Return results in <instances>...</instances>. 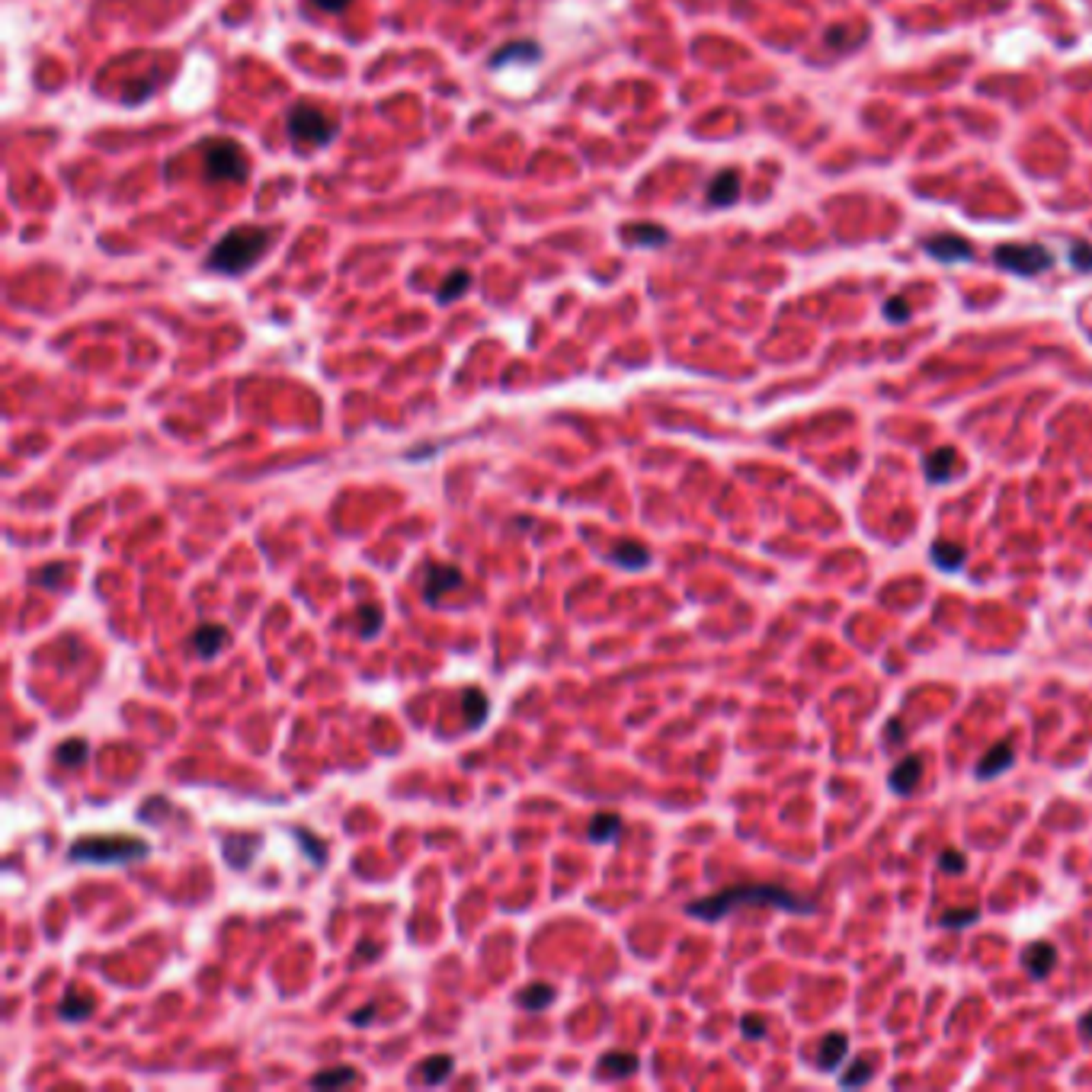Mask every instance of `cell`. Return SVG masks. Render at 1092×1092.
Here are the masks:
<instances>
[{
	"mask_svg": "<svg viewBox=\"0 0 1092 1092\" xmlns=\"http://www.w3.org/2000/svg\"><path fill=\"white\" fill-rule=\"evenodd\" d=\"M359 954H363V958H375V954H378V945H363Z\"/></svg>",
	"mask_w": 1092,
	"mask_h": 1092,
	"instance_id": "cell-42",
	"label": "cell"
},
{
	"mask_svg": "<svg viewBox=\"0 0 1092 1092\" xmlns=\"http://www.w3.org/2000/svg\"><path fill=\"white\" fill-rule=\"evenodd\" d=\"M996 266H1003L1015 276H1038L1044 269H1051L1054 266V256L1051 250H1044L1038 244H1006V247H996L994 254Z\"/></svg>",
	"mask_w": 1092,
	"mask_h": 1092,
	"instance_id": "cell-6",
	"label": "cell"
},
{
	"mask_svg": "<svg viewBox=\"0 0 1092 1092\" xmlns=\"http://www.w3.org/2000/svg\"><path fill=\"white\" fill-rule=\"evenodd\" d=\"M926 254L942 260V263H958V260H971L974 256V244L958 234H942L935 241H926Z\"/></svg>",
	"mask_w": 1092,
	"mask_h": 1092,
	"instance_id": "cell-10",
	"label": "cell"
},
{
	"mask_svg": "<svg viewBox=\"0 0 1092 1092\" xmlns=\"http://www.w3.org/2000/svg\"><path fill=\"white\" fill-rule=\"evenodd\" d=\"M462 571L452 567V564H433V567H426V580H424V600L430 606L445 600V593L452 590H462Z\"/></svg>",
	"mask_w": 1092,
	"mask_h": 1092,
	"instance_id": "cell-7",
	"label": "cell"
},
{
	"mask_svg": "<svg viewBox=\"0 0 1092 1092\" xmlns=\"http://www.w3.org/2000/svg\"><path fill=\"white\" fill-rule=\"evenodd\" d=\"M939 868L948 872V875H958L961 868H965V856L958 852V849H945L942 856H939Z\"/></svg>",
	"mask_w": 1092,
	"mask_h": 1092,
	"instance_id": "cell-33",
	"label": "cell"
},
{
	"mask_svg": "<svg viewBox=\"0 0 1092 1092\" xmlns=\"http://www.w3.org/2000/svg\"><path fill=\"white\" fill-rule=\"evenodd\" d=\"M256 846H260V837H231V839H225V858H227V865H234V868H247L250 865V856H254L256 852Z\"/></svg>",
	"mask_w": 1092,
	"mask_h": 1092,
	"instance_id": "cell-23",
	"label": "cell"
},
{
	"mask_svg": "<svg viewBox=\"0 0 1092 1092\" xmlns=\"http://www.w3.org/2000/svg\"><path fill=\"white\" fill-rule=\"evenodd\" d=\"M87 753H90V747H87V740H64V743H61L58 749H55V759H58V766H64V769H71V766H80V763H84V759H87Z\"/></svg>",
	"mask_w": 1092,
	"mask_h": 1092,
	"instance_id": "cell-28",
	"label": "cell"
},
{
	"mask_svg": "<svg viewBox=\"0 0 1092 1092\" xmlns=\"http://www.w3.org/2000/svg\"><path fill=\"white\" fill-rule=\"evenodd\" d=\"M740 199V173L737 170H721L709 187V206L728 208Z\"/></svg>",
	"mask_w": 1092,
	"mask_h": 1092,
	"instance_id": "cell-13",
	"label": "cell"
},
{
	"mask_svg": "<svg viewBox=\"0 0 1092 1092\" xmlns=\"http://www.w3.org/2000/svg\"><path fill=\"white\" fill-rule=\"evenodd\" d=\"M468 286H471V273H468V269H455V273L445 276L443 288L436 292V302H439V305H449V302H455L458 295H465Z\"/></svg>",
	"mask_w": 1092,
	"mask_h": 1092,
	"instance_id": "cell-26",
	"label": "cell"
},
{
	"mask_svg": "<svg viewBox=\"0 0 1092 1092\" xmlns=\"http://www.w3.org/2000/svg\"><path fill=\"white\" fill-rule=\"evenodd\" d=\"M452 1067L455 1061L449 1054H433V1057H426L420 1061V1067L414 1070V1082H424V1086H436V1082H445L452 1076Z\"/></svg>",
	"mask_w": 1092,
	"mask_h": 1092,
	"instance_id": "cell-16",
	"label": "cell"
},
{
	"mask_svg": "<svg viewBox=\"0 0 1092 1092\" xmlns=\"http://www.w3.org/2000/svg\"><path fill=\"white\" fill-rule=\"evenodd\" d=\"M382 621H384V615L378 606H363V609H359V631H363L365 641H372L375 634H378Z\"/></svg>",
	"mask_w": 1092,
	"mask_h": 1092,
	"instance_id": "cell-30",
	"label": "cell"
},
{
	"mask_svg": "<svg viewBox=\"0 0 1092 1092\" xmlns=\"http://www.w3.org/2000/svg\"><path fill=\"white\" fill-rule=\"evenodd\" d=\"M872 1076H875L872 1061H856L852 1063V1070L839 1076V1086H843V1089H849V1086H862V1082H868Z\"/></svg>",
	"mask_w": 1092,
	"mask_h": 1092,
	"instance_id": "cell-31",
	"label": "cell"
},
{
	"mask_svg": "<svg viewBox=\"0 0 1092 1092\" xmlns=\"http://www.w3.org/2000/svg\"><path fill=\"white\" fill-rule=\"evenodd\" d=\"M151 846L145 839L135 837H84L68 849L71 862H87V865H119V862H135L145 858Z\"/></svg>",
	"mask_w": 1092,
	"mask_h": 1092,
	"instance_id": "cell-3",
	"label": "cell"
},
{
	"mask_svg": "<svg viewBox=\"0 0 1092 1092\" xmlns=\"http://www.w3.org/2000/svg\"><path fill=\"white\" fill-rule=\"evenodd\" d=\"M375 1013H378V1003H369V1006H363V1009H356V1013L349 1015V1022H353V1025H369V1022H372Z\"/></svg>",
	"mask_w": 1092,
	"mask_h": 1092,
	"instance_id": "cell-37",
	"label": "cell"
},
{
	"mask_svg": "<svg viewBox=\"0 0 1092 1092\" xmlns=\"http://www.w3.org/2000/svg\"><path fill=\"white\" fill-rule=\"evenodd\" d=\"M667 237L669 234L660 225H634V227H628V241H631V244L660 247V244H667Z\"/></svg>",
	"mask_w": 1092,
	"mask_h": 1092,
	"instance_id": "cell-29",
	"label": "cell"
},
{
	"mask_svg": "<svg viewBox=\"0 0 1092 1092\" xmlns=\"http://www.w3.org/2000/svg\"><path fill=\"white\" fill-rule=\"evenodd\" d=\"M539 55H541V49L535 45V42H512V45H503V49L493 55L491 64L493 68H503L506 61H519V58L522 61H535Z\"/></svg>",
	"mask_w": 1092,
	"mask_h": 1092,
	"instance_id": "cell-25",
	"label": "cell"
},
{
	"mask_svg": "<svg viewBox=\"0 0 1092 1092\" xmlns=\"http://www.w3.org/2000/svg\"><path fill=\"white\" fill-rule=\"evenodd\" d=\"M885 315H887V321L904 324V321H910V305H906L904 298H891V302L885 305Z\"/></svg>",
	"mask_w": 1092,
	"mask_h": 1092,
	"instance_id": "cell-34",
	"label": "cell"
},
{
	"mask_svg": "<svg viewBox=\"0 0 1092 1092\" xmlns=\"http://www.w3.org/2000/svg\"><path fill=\"white\" fill-rule=\"evenodd\" d=\"M919 778H923V759L904 756L891 769V778H887V782H891V791H894V795L906 797V795H913V788L919 785Z\"/></svg>",
	"mask_w": 1092,
	"mask_h": 1092,
	"instance_id": "cell-11",
	"label": "cell"
},
{
	"mask_svg": "<svg viewBox=\"0 0 1092 1092\" xmlns=\"http://www.w3.org/2000/svg\"><path fill=\"white\" fill-rule=\"evenodd\" d=\"M740 1032L747 1034L749 1041H756V1038H766V1022H763L759 1015H743V1022H740Z\"/></svg>",
	"mask_w": 1092,
	"mask_h": 1092,
	"instance_id": "cell-35",
	"label": "cell"
},
{
	"mask_svg": "<svg viewBox=\"0 0 1092 1092\" xmlns=\"http://www.w3.org/2000/svg\"><path fill=\"white\" fill-rule=\"evenodd\" d=\"M1022 965H1025V971L1034 977V980H1044V977L1054 971V965H1057V948H1054L1051 942L1028 945L1025 954H1022Z\"/></svg>",
	"mask_w": 1092,
	"mask_h": 1092,
	"instance_id": "cell-12",
	"label": "cell"
},
{
	"mask_svg": "<svg viewBox=\"0 0 1092 1092\" xmlns=\"http://www.w3.org/2000/svg\"><path fill=\"white\" fill-rule=\"evenodd\" d=\"M298 843L315 852V862H317V865L324 862V846H321V843H315V839H311V833H298Z\"/></svg>",
	"mask_w": 1092,
	"mask_h": 1092,
	"instance_id": "cell-38",
	"label": "cell"
},
{
	"mask_svg": "<svg viewBox=\"0 0 1092 1092\" xmlns=\"http://www.w3.org/2000/svg\"><path fill=\"white\" fill-rule=\"evenodd\" d=\"M638 1057H634V1054H628V1051H612V1054H606V1057H600V1063H596V1076H600V1080H625V1076H631V1073H638Z\"/></svg>",
	"mask_w": 1092,
	"mask_h": 1092,
	"instance_id": "cell-14",
	"label": "cell"
},
{
	"mask_svg": "<svg viewBox=\"0 0 1092 1092\" xmlns=\"http://www.w3.org/2000/svg\"><path fill=\"white\" fill-rule=\"evenodd\" d=\"M846 1054H849L846 1034L843 1032L827 1034V1038L820 1041V1048H817V1067H820V1070H839L843 1061H846Z\"/></svg>",
	"mask_w": 1092,
	"mask_h": 1092,
	"instance_id": "cell-15",
	"label": "cell"
},
{
	"mask_svg": "<svg viewBox=\"0 0 1092 1092\" xmlns=\"http://www.w3.org/2000/svg\"><path fill=\"white\" fill-rule=\"evenodd\" d=\"M359 1080V1073L353 1070V1067H327V1070H321V1073H315V1076H311V1080H308V1086H315V1089H330V1086H349V1082H356Z\"/></svg>",
	"mask_w": 1092,
	"mask_h": 1092,
	"instance_id": "cell-24",
	"label": "cell"
},
{
	"mask_svg": "<svg viewBox=\"0 0 1092 1092\" xmlns=\"http://www.w3.org/2000/svg\"><path fill=\"white\" fill-rule=\"evenodd\" d=\"M286 132L298 148H324V145L334 141L336 125L321 106L295 103V106L286 112Z\"/></svg>",
	"mask_w": 1092,
	"mask_h": 1092,
	"instance_id": "cell-4",
	"label": "cell"
},
{
	"mask_svg": "<svg viewBox=\"0 0 1092 1092\" xmlns=\"http://www.w3.org/2000/svg\"><path fill=\"white\" fill-rule=\"evenodd\" d=\"M227 641H231V631L225 625H218V621H202L196 631H193V638H189V648L196 650L199 657H218L221 650L227 648Z\"/></svg>",
	"mask_w": 1092,
	"mask_h": 1092,
	"instance_id": "cell-8",
	"label": "cell"
},
{
	"mask_svg": "<svg viewBox=\"0 0 1092 1092\" xmlns=\"http://www.w3.org/2000/svg\"><path fill=\"white\" fill-rule=\"evenodd\" d=\"M273 247V231L269 227H234L227 231L208 254L206 266L212 273L225 276H241Z\"/></svg>",
	"mask_w": 1092,
	"mask_h": 1092,
	"instance_id": "cell-2",
	"label": "cell"
},
{
	"mask_svg": "<svg viewBox=\"0 0 1092 1092\" xmlns=\"http://www.w3.org/2000/svg\"><path fill=\"white\" fill-rule=\"evenodd\" d=\"M619 830H621L619 814H596L590 820V830H587V833H590L593 843H612V839L619 837Z\"/></svg>",
	"mask_w": 1092,
	"mask_h": 1092,
	"instance_id": "cell-27",
	"label": "cell"
},
{
	"mask_svg": "<svg viewBox=\"0 0 1092 1092\" xmlns=\"http://www.w3.org/2000/svg\"><path fill=\"white\" fill-rule=\"evenodd\" d=\"M609 558H612V564H619L621 571H641V567L650 564V554L641 541H619V545L612 548Z\"/></svg>",
	"mask_w": 1092,
	"mask_h": 1092,
	"instance_id": "cell-19",
	"label": "cell"
},
{
	"mask_svg": "<svg viewBox=\"0 0 1092 1092\" xmlns=\"http://www.w3.org/2000/svg\"><path fill=\"white\" fill-rule=\"evenodd\" d=\"M1070 260L1076 266H1080V269H1092V247H1086V244H1073L1070 247Z\"/></svg>",
	"mask_w": 1092,
	"mask_h": 1092,
	"instance_id": "cell-36",
	"label": "cell"
},
{
	"mask_svg": "<svg viewBox=\"0 0 1092 1092\" xmlns=\"http://www.w3.org/2000/svg\"><path fill=\"white\" fill-rule=\"evenodd\" d=\"M1080 1034L1092 1041V1015H1082L1080 1019Z\"/></svg>",
	"mask_w": 1092,
	"mask_h": 1092,
	"instance_id": "cell-40",
	"label": "cell"
},
{
	"mask_svg": "<svg viewBox=\"0 0 1092 1092\" xmlns=\"http://www.w3.org/2000/svg\"><path fill=\"white\" fill-rule=\"evenodd\" d=\"M202 160H206V177L208 180H227V183H241L250 173L247 154L237 141L227 139H212L202 145Z\"/></svg>",
	"mask_w": 1092,
	"mask_h": 1092,
	"instance_id": "cell-5",
	"label": "cell"
},
{
	"mask_svg": "<svg viewBox=\"0 0 1092 1092\" xmlns=\"http://www.w3.org/2000/svg\"><path fill=\"white\" fill-rule=\"evenodd\" d=\"M977 910H971V906H967V910H948V913H942L939 916V926H945V929H965V926H974L977 923Z\"/></svg>",
	"mask_w": 1092,
	"mask_h": 1092,
	"instance_id": "cell-32",
	"label": "cell"
},
{
	"mask_svg": "<svg viewBox=\"0 0 1092 1092\" xmlns=\"http://www.w3.org/2000/svg\"><path fill=\"white\" fill-rule=\"evenodd\" d=\"M737 904H776L788 913H807L811 904H807L804 897H795L788 894L785 887H776V885H740V887H728V891H721L715 897H705V900H695V904L686 906V913H692L695 919H705V923H715L721 916H728L730 910Z\"/></svg>",
	"mask_w": 1092,
	"mask_h": 1092,
	"instance_id": "cell-1",
	"label": "cell"
},
{
	"mask_svg": "<svg viewBox=\"0 0 1092 1092\" xmlns=\"http://www.w3.org/2000/svg\"><path fill=\"white\" fill-rule=\"evenodd\" d=\"M311 3L324 13H340V10H346V3H349V0H311Z\"/></svg>",
	"mask_w": 1092,
	"mask_h": 1092,
	"instance_id": "cell-39",
	"label": "cell"
},
{
	"mask_svg": "<svg viewBox=\"0 0 1092 1092\" xmlns=\"http://www.w3.org/2000/svg\"><path fill=\"white\" fill-rule=\"evenodd\" d=\"M923 468H926V478H929L933 484H945V481H952L954 468H958V455H954V449L945 445V449H939V452L926 455Z\"/></svg>",
	"mask_w": 1092,
	"mask_h": 1092,
	"instance_id": "cell-18",
	"label": "cell"
},
{
	"mask_svg": "<svg viewBox=\"0 0 1092 1092\" xmlns=\"http://www.w3.org/2000/svg\"><path fill=\"white\" fill-rule=\"evenodd\" d=\"M58 573H64V564H55V567H45V571H39V577H58Z\"/></svg>",
	"mask_w": 1092,
	"mask_h": 1092,
	"instance_id": "cell-41",
	"label": "cell"
},
{
	"mask_svg": "<svg viewBox=\"0 0 1092 1092\" xmlns=\"http://www.w3.org/2000/svg\"><path fill=\"white\" fill-rule=\"evenodd\" d=\"M462 709H465V728L468 730H478L487 721L491 715V705H487V695L481 689H465L462 692Z\"/></svg>",
	"mask_w": 1092,
	"mask_h": 1092,
	"instance_id": "cell-20",
	"label": "cell"
},
{
	"mask_svg": "<svg viewBox=\"0 0 1092 1092\" xmlns=\"http://www.w3.org/2000/svg\"><path fill=\"white\" fill-rule=\"evenodd\" d=\"M554 996H558V990H554L552 984H529L519 990L516 1003H519V1009H526V1013H541V1009H548V1006L554 1003Z\"/></svg>",
	"mask_w": 1092,
	"mask_h": 1092,
	"instance_id": "cell-21",
	"label": "cell"
},
{
	"mask_svg": "<svg viewBox=\"0 0 1092 1092\" xmlns=\"http://www.w3.org/2000/svg\"><path fill=\"white\" fill-rule=\"evenodd\" d=\"M93 996L90 994H80V990H71L64 1000L58 1003V1015L64 1022H84L87 1015H93Z\"/></svg>",
	"mask_w": 1092,
	"mask_h": 1092,
	"instance_id": "cell-22",
	"label": "cell"
},
{
	"mask_svg": "<svg viewBox=\"0 0 1092 1092\" xmlns=\"http://www.w3.org/2000/svg\"><path fill=\"white\" fill-rule=\"evenodd\" d=\"M929 554H933L935 567L945 573H958L967 561L965 545H958V541H935L933 548H929Z\"/></svg>",
	"mask_w": 1092,
	"mask_h": 1092,
	"instance_id": "cell-17",
	"label": "cell"
},
{
	"mask_svg": "<svg viewBox=\"0 0 1092 1092\" xmlns=\"http://www.w3.org/2000/svg\"><path fill=\"white\" fill-rule=\"evenodd\" d=\"M1013 759H1015L1013 743H1009V740H1000L996 747H990L984 753V756H980V763H977V769H974V776L980 778V782H984V778H1000L1003 772H1009V769H1013Z\"/></svg>",
	"mask_w": 1092,
	"mask_h": 1092,
	"instance_id": "cell-9",
	"label": "cell"
}]
</instances>
